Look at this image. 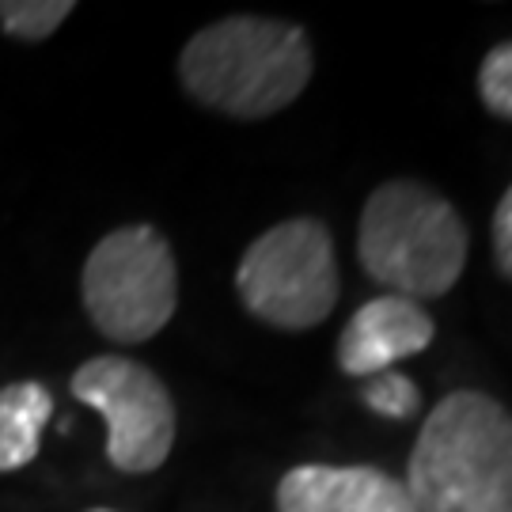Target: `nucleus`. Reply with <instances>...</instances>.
Masks as SVG:
<instances>
[{"label": "nucleus", "instance_id": "5", "mask_svg": "<svg viewBox=\"0 0 512 512\" xmlns=\"http://www.w3.org/2000/svg\"><path fill=\"white\" fill-rule=\"evenodd\" d=\"M236 293L255 319L277 330H311L338 304L334 239L311 217L281 220L243 251Z\"/></svg>", "mask_w": 512, "mask_h": 512}, {"label": "nucleus", "instance_id": "13", "mask_svg": "<svg viewBox=\"0 0 512 512\" xmlns=\"http://www.w3.org/2000/svg\"><path fill=\"white\" fill-rule=\"evenodd\" d=\"M494 258L501 274L512 281V186L494 209Z\"/></svg>", "mask_w": 512, "mask_h": 512}, {"label": "nucleus", "instance_id": "4", "mask_svg": "<svg viewBox=\"0 0 512 512\" xmlns=\"http://www.w3.org/2000/svg\"><path fill=\"white\" fill-rule=\"evenodd\" d=\"M80 296L92 327L110 342L137 346L156 338L179 308V266L171 243L152 224L114 228L84 262Z\"/></svg>", "mask_w": 512, "mask_h": 512}, {"label": "nucleus", "instance_id": "11", "mask_svg": "<svg viewBox=\"0 0 512 512\" xmlns=\"http://www.w3.org/2000/svg\"><path fill=\"white\" fill-rule=\"evenodd\" d=\"M361 399H365L368 410H376V414H384V418L406 421L418 414L421 391L410 376L391 368V372H380V376H368Z\"/></svg>", "mask_w": 512, "mask_h": 512}, {"label": "nucleus", "instance_id": "9", "mask_svg": "<svg viewBox=\"0 0 512 512\" xmlns=\"http://www.w3.org/2000/svg\"><path fill=\"white\" fill-rule=\"evenodd\" d=\"M50 414H54V395L38 380L0 387V475L19 471L38 456Z\"/></svg>", "mask_w": 512, "mask_h": 512}, {"label": "nucleus", "instance_id": "10", "mask_svg": "<svg viewBox=\"0 0 512 512\" xmlns=\"http://www.w3.org/2000/svg\"><path fill=\"white\" fill-rule=\"evenodd\" d=\"M73 0H0V27L19 42H42L73 16Z\"/></svg>", "mask_w": 512, "mask_h": 512}, {"label": "nucleus", "instance_id": "2", "mask_svg": "<svg viewBox=\"0 0 512 512\" xmlns=\"http://www.w3.org/2000/svg\"><path fill=\"white\" fill-rule=\"evenodd\" d=\"M179 80L209 110L270 118L308 88L311 42L285 19L228 16L186 42Z\"/></svg>", "mask_w": 512, "mask_h": 512}, {"label": "nucleus", "instance_id": "3", "mask_svg": "<svg viewBox=\"0 0 512 512\" xmlns=\"http://www.w3.org/2000/svg\"><path fill=\"white\" fill-rule=\"evenodd\" d=\"M357 255L365 274L406 300H437L467 266V224L433 186L391 179L361 213Z\"/></svg>", "mask_w": 512, "mask_h": 512}, {"label": "nucleus", "instance_id": "6", "mask_svg": "<svg viewBox=\"0 0 512 512\" xmlns=\"http://www.w3.org/2000/svg\"><path fill=\"white\" fill-rule=\"evenodd\" d=\"M76 403L107 421V459L126 475L164 467L175 444V403L164 380L129 357H92L73 372Z\"/></svg>", "mask_w": 512, "mask_h": 512}, {"label": "nucleus", "instance_id": "1", "mask_svg": "<svg viewBox=\"0 0 512 512\" xmlns=\"http://www.w3.org/2000/svg\"><path fill=\"white\" fill-rule=\"evenodd\" d=\"M418 512H512V414L452 391L425 418L406 471Z\"/></svg>", "mask_w": 512, "mask_h": 512}, {"label": "nucleus", "instance_id": "8", "mask_svg": "<svg viewBox=\"0 0 512 512\" xmlns=\"http://www.w3.org/2000/svg\"><path fill=\"white\" fill-rule=\"evenodd\" d=\"M277 512H418V505L387 471L304 463L277 482Z\"/></svg>", "mask_w": 512, "mask_h": 512}, {"label": "nucleus", "instance_id": "7", "mask_svg": "<svg viewBox=\"0 0 512 512\" xmlns=\"http://www.w3.org/2000/svg\"><path fill=\"white\" fill-rule=\"evenodd\" d=\"M433 319L429 311L406 300V296H376L353 311L342 338H338V368L346 376L368 380L380 376L406 361L418 357L421 349L433 342Z\"/></svg>", "mask_w": 512, "mask_h": 512}, {"label": "nucleus", "instance_id": "12", "mask_svg": "<svg viewBox=\"0 0 512 512\" xmlns=\"http://www.w3.org/2000/svg\"><path fill=\"white\" fill-rule=\"evenodd\" d=\"M478 92L490 114L512 122V42L494 46L478 69Z\"/></svg>", "mask_w": 512, "mask_h": 512}, {"label": "nucleus", "instance_id": "14", "mask_svg": "<svg viewBox=\"0 0 512 512\" xmlns=\"http://www.w3.org/2000/svg\"><path fill=\"white\" fill-rule=\"evenodd\" d=\"M88 512H114V509H88Z\"/></svg>", "mask_w": 512, "mask_h": 512}]
</instances>
